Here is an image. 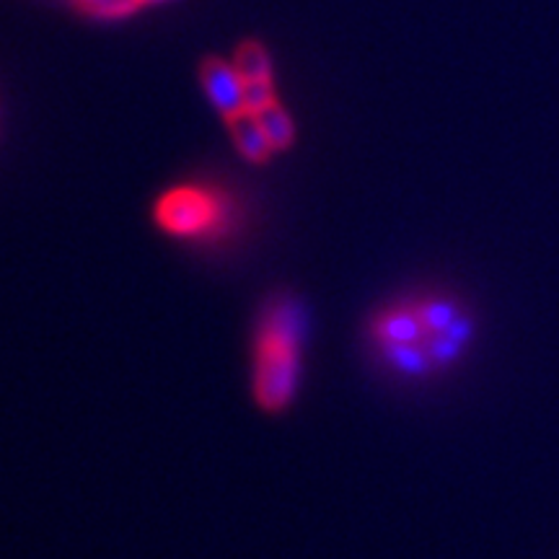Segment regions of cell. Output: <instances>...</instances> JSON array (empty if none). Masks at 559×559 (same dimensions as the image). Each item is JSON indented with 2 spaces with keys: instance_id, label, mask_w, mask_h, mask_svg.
Here are the masks:
<instances>
[{
  "instance_id": "cell-1",
  "label": "cell",
  "mask_w": 559,
  "mask_h": 559,
  "mask_svg": "<svg viewBox=\"0 0 559 559\" xmlns=\"http://www.w3.org/2000/svg\"><path fill=\"white\" fill-rule=\"evenodd\" d=\"M477 321L464 300L440 290H419L389 300L370 313V355L400 381L419 383L451 373L472 349Z\"/></svg>"
},
{
  "instance_id": "cell-2",
  "label": "cell",
  "mask_w": 559,
  "mask_h": 559,
  "mask_svg": "<svg viewBox=\"0 0 559 559\" xmlns=\"http://www.w3.org/2000/svg\"><path fill=\"white\" fill-rule=\"evenodd\" d=\"M306 311L290 293L262 304L251 332V400L264 415H283L296 402L304 379Z\"/></svg>"
},
{
  "instance_id": "cell-3",
  "label": "cell",
  "mask_w": 559,
  "mask_h": 559,
  "mask_svg": "<svg viewBox=\"0 0 559 559\" xmlns=\"http://www.w3.org/2000/svg\"><path fill=\"white\" fill-rule=\"evenodd\" d=\"M151 221L166 239L213 247L239 226V207L226 190L205 181L166 187L151 207Z\"/></svg>"
},
{
  "instance_id": "cell-4",
  "label": "cell",
  "mask_w": 559,
  "mask_h": 559,
  "mask_svg": "<svg viewBox=\"0 0 559 559\" xmlns=\"http://www.w3.org/2000/svg\"><path fill=\"white\" fill-rule=\"evenodd\" d=\"M200 83L210 104L221 111L223 120L247 109L243 107V83L236 73L234 62H226L218 55H210L200 66Z\"/></svg>"
},
{
  "instance_id": "cell-5",
  "label": "cell",
  "mask_w": 559,
  "mask_h": 559,
  "mask_svg": "<svg viewBox=\"0 0 559 559\" xmlns=\"http://www.w3.org/2000/svg\"><path fill=\"white\" fill-rule=\"evenodd\" d=\"M226 130L230 140H234L236 151H239V156L247 160V164H254V166H264L267 160L275 156V151H272L267 135H264L260 120H257L254 111L249 109H241L236 111V115L226 117Z\"/></svg>"
},
{
  "instance_id": "cell-6",
  "label": "cell",
  "mask_w": 559,
  "mask_h": 559,
  "mask_svg": "<svg viewBox=\"0 0 559 559\" xmlns=\"http://www.w3.org/2000/svg\"><path fill=\"white\" fill-rule=\"evenodd\" d=\"M234 68L239 73L241 83L251 81H272V60L270 52L264 50L262 41L243 39L234 52Z\"/></svg>"
},
{
  "instance_id": "cell-7",
  "label": "cell",
  "mask_w": 559,
  "mask_h": 559,
  "mask_svg": "<svg viewBox=\"0 0 559 559\" xmlns=\"http://www.w3.org/2000/svg\"><path fill=\"white\" fill-rule=\"evenodd\" d=\"M257 120H260L264 135H267L272 151L275 153H283V151H290L293 143H296V124H293L290 115L285 111V107L280 102L270 104V107H264L260 111H254Z\"/></svg>"
},
{
  "instance_id": "cell-8",
  "label": "cell",
  "mask_w": 559,
  "mask_h": 559,
  "mask_svg": "<svg viewBox=\"0 0 559 559\" xmlns=\"http://www.w3.org/2000/svg\"><path fill=\"white\" fill-rule=\"evenodd\" d=\"M75 5H79L83 16L99 21L128 19L140 9H145L143 0H75Z\"/></svg>"
},
{
  "instance_id": "cell-9",
  "label": "cell",
  "mask_w": 559,
  "mask_h": 559,
  "mask_svg": "<svg viewBox=\"0 0 559 559\" xmlns=\"http://www.w3.org/2000/svg\"><path fill=\"white\" fill-rule=\"evenodd\" d=\"M275 102H280V96L275 91V79L243 83V107H247L249 111H260Z\"/></svg>"
},
{
  "instance_id": "cell-10",
  "label": "cell",
  "mask_w": 559,
  "mask_h": 559,
  "mask_svg": "<svg viewBox=\"0 0 559 559\" xmlns=\"http://www.w3.org/2000/svg\"><path fill=\"white\" fill-rule=\"evenodd\" d=\"M145 5H156V3H169V0H143Z\"/></svg>"
}]
</instances>
